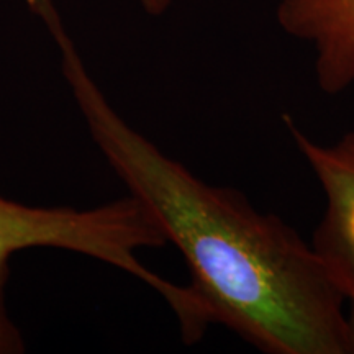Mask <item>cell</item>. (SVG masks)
Returning a JSON list of instances; mask_svg holds the SVG:
<instances>
[{
	"mask_svg": "<svg viewBox=\"0 0 354 354\" xmlns=\"http://www.w3.org/2000/svg\"><path fill=\"white\" fill-rule=\"evenodd\" d=\"M44 21L92 140L192 274L212 322L269 354H354V284L286 221L203 183L128 125L87 74L56 12Z\"/></svg>",
	"mask_w": 354,
	"mask_h": 354,
	"instance_id": "obj_1",
	"label": "cell"
},
{
	"mask_svg": "<svg viewBox=\"0 0 354 354\" xmlns=\"http://www.w3.org/2000/svg\"><path fill=\"white\" fill-rule=\"evenodd\" d=\"M169 3L171 0H143V6L146 10L149 13H154V15L161 13L167 6H169Z\"/></svg>",
	"mask_w": 354,
	"mask_h": 354,
	"instance_id": "obj_5",
	"label": "cell"
},
{
	"mask_svg": "<svg viewBox=\"0 0 354 354\" xmlns=\"http://www.w3.org/2000/svg\"><path fill=\"white\" fill-rule=\"evenodd\" d=\"M284 122L325 196V214L313 234V246L354 284V131L323 146L310 140L289 115Z\"/></svg>",
	"mask_w": 354,
	"mask_h": 354,
	"instance_id": "obj_3",
	"label": "cell"
},
{
	"mask_svg": "<svg viewBox=\"0 0 354 354\" xmlns=\"http://www.w3.org/2000/svg\"><path fill=\"white\" fill-rule=\"evenodd\" d=\"M166 243L161 225L133 196L87 210L32 207L0 197V354L25 351L20 330L6 307L13 254L28 248H57L91 256L140 279L169 304L172 312H180L190 302L189 287L172 284L136 258L141 248H161Z\"/></svg>",
	"mask_w": 354,
	"mask_h": 354,
	"instance_id": "obj_2",
	"label": "cell"
},
{
	"mask_svg": "<svg viewBox=\"0 0 354 354\" xmlns=\"http://www.w3.org/2000/svg\"><path fill=\"white\" fill-rule=\"evenodd\" d=\"M286 33L312 43L318 87L335 95L354 84V0H281Z\"/></svg>",
	"mask_w": 354,
	"mask_h": 354,
	"instance_id": "obj_4",
	"label": "cell"
}]
</instances>
